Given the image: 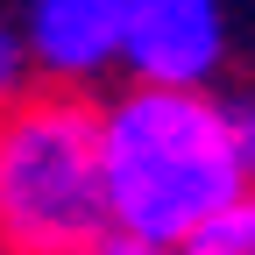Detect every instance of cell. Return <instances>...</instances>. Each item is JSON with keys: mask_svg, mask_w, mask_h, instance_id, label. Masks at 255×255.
I'll list each match as a JSON object with an SVG mask.
<instances>
[{"mask_svg": "<svg viewBox=\"0 0 255 255\" xmlns=\"http://www.w3.org/2000/svg\"><path fill=\"white\" fill-rule=\"evenodd\" d=\"M114 234L100 100L78 85L28 78L0 100V248L7 255H85Z\"/></svg>", "mask_w": 255, "mask_h": 255, "instance_id": "2", "label": "cell"}, {"mask_svg": "<svg viewBox=\"0 0 255 255\" xmlns=\"http://www.w3.org/2000/svg\"><path fill=\"white\" fill-rule=\"evenodd\" d=\"M227 64V14L220 0H128L121 71L142 85H213Z\"/></svg>", "mask_w": 255, "mask_h": 255, "instance_id": "3", "label": "cell"}, {"mask_svg": "<svg viewBox=\"0 0 255 255\" xmlns=\"http://www.w3.org/2000/svg\"><path fill=\"white\" fill-rule=\"evenodd\" d=\"M227 107H234V142H241V163H248V184H255V92L227 100Z\"/></svg>", "mask_w": 255, "mask_h": 255, "instance_id": "7", "label": "cell"}, {"mask_svg": "<svg viewBox=\"0 0 255 255\" xmlns=\"http://www.w3.org/2000/svg\"><path fill=\"white\" fill-rule=\"evenodd\" d=\"M177 255H255V184L241 191L234 206H220V213H213Z\"/></svg>", "mask_w": 255, "mask_h": 255, "instance_id": "5", "label": "cell"}, {"mask_svg": "<svg viewBox=\"0 0 255 255\" xmlns=\"http://www.w3.org/2000/svg\"><path fill=\"white\" fill-rule=\"evenodd\" d=\"M0 255H7V248H0Z\"/></svg>", "mask_w": 255, "mask_h": 255, "instance_id": "9", "label": "cell"}, {"mask_svg": "<svg viewBox=\"0 0 255 255\" xmlns=\"http://www.w3.org/2000/svg\"><path fill=\"white\" fill-rule=\"evenodd\" d=\"M85 255H170V248H149V241H135V234H107V241H92Z\"/></svg>", "mask_w": 255, "mask_h": 255, "instance_id": "8", "label": "cell"}, {"mask_svg": "<svg viewBox=\"0 0 255 255\" xmlns=\"http://www.w3.org/2000/svg\"><path fill=\"white\" fill-rule=\"evenodd\" d=\"M36 78V64H28V43H21V28L0 21V100H14V92Z\"/></svg>", "mask_w": 255, "mask_h": 255, "instance_id": "6", "label": "cell"}, {"mask_svg": "<svg viewBox=\"0 0 255 255\" xmlns=\"http://www.w3.org/2000/svg\"><path fill=\"white\" fill-rule=\"evenodd\" d=\"M100 156L114 234L149 248H184L220 206L248 191V163L234 142V107L213 85H142L128 78L100 100Z\"/></svg>", "mask_w": 255, "mask_h": 255, "instance_id": "1", "label": "cell"}, {"mask_svg": "<svg viewBox=\"0 0 255 255\" xmlns=\"http://www.w3.org/2000/svg\"><path fill=\"white\" fill-rule=\"evenodd\" d=\"M21 43L36 78L92 92L107 71H121L128 50V0H28Z\"/></svg>", "mask_w": 255, "mask_h": 255, "instance_id": "4", "label": "cell"}]
</instances>
